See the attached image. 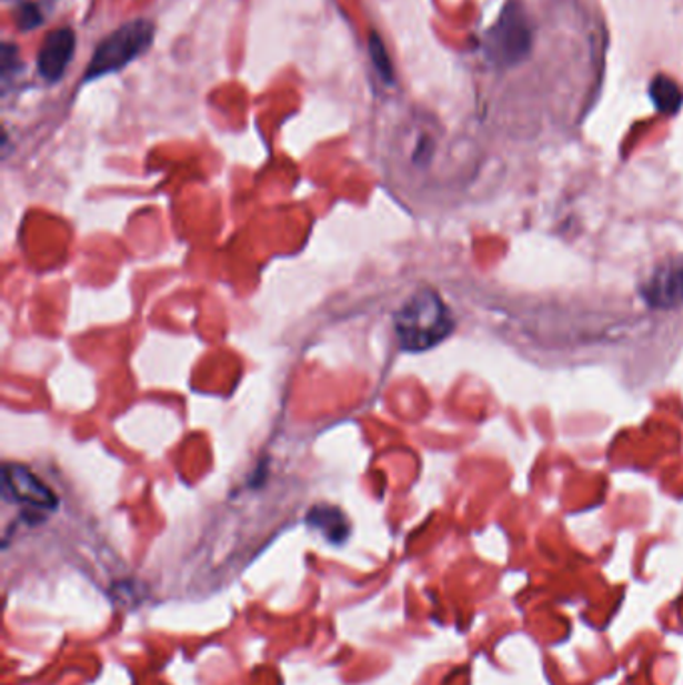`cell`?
I'll return each mask as SVG.
<instances>
[{"label": "cell", "mask_w": 683, "mask_h": 685, "mask_svg": "<svg viewBox=\"0 0 683 685\" xmlns=\"http://www.w3.org/2000/svg\"><path fill=\"white\" fill-rule=\"evenodd\" d=\"M453 325L451 311L435 291H419L395 315L399 345L411 353L435 347L449 338Z\"/></svg>", "instance_id": "6da1fadb"}, {"label": "cell", "mask_w": 683, "mask_h": 685, "mask_svg": "<svg viewBox=\"0 0 683 685\" xmlns=\"http://www.w3.org/2000/svg\"><path fill=\"white\" fill-rule=\"evenodd\" d=\"M154 39L153 22L134 19L109 34L92 52L84 72V82L97 81L111 72H119L139 59Z\"/></svg>", "instance_id": "7a4b0ae2"}, {"label": "cell", "mask_w": 683, "mask_h": 685, "mask_svg": "<svg viewBox=\"0 0 683 685\" xmlns=\"http://www.w3.org/2000/svg\"><path fill=\"white\" fill-rule=\"evenodd\" d=\"M531 42H533V31L530 19L518 0H510L503 7L498 22L488 32L485 42L488 57L503 67L518 64L528 57Z\"/></svg>", "instance_id": "3957f363"}, {"label": "cell", "mask_w": 683, "mask_h": 685, "mask_svg": "<svg viewBox=\"0 0 683 685\" xmlns=\"http://www.w3.org/2000/svg\"><path fill=\"white\" fill-rule=\"evenodd\" d=\"M4 490L12 500L27 507L49 512L57 507L54 493L42 483L32 471L22 465H7L4 470Z\"/></svg>", "instance_id": "277c9868"}, {"label": "cell", "mask_w": 683, "mask_h": 685, "mask_svg": "<svg viewBox=\"0 0 683 685\" xmlns=\"http://www.w3.org/2000/svg\"><path fill=\"white\" fill-rule=\"evenodd\" d=\"M74 47H77V37L71 29H54L47 34L41 51H39V59H37L39 72L44 81H61L64 72L69 71V64L74 57Z\"/></svg>", "instance_id": "5b68a950"}, {"label": "cell", "mask_w": 683, "mask_h": 685, "mask_svg": "<svg viewBox=\"0 0 683 685\" xmlns=\"http://www.w3.org/2000/svg\"><path fill=\"white\" fill-rule=\"evenodd\" d=\"M643 299L652 308H673L683 301V261L665 263L653 273L642 289Z\"/></svg>", "instance_id": "8992f818"}, {"label": "cell", "mask_w": 683, "mask_h": 685, "mask_svg": "<svg viewBox=\"0 0 683 685\" xmlns=\"http://www.w3.org/2000/svg\"><path fill=\"white\" fill-rule=\"evenodd\" d=\"M309 523L331 542H343L348 537V522L335 507H317L309 515Z\"/></svg>", "instance_id": "52a82bcc"}, {"label": "cell", "mask_w": 683, "mask_h": 685, "mask_svg": "<svg viewBox=\"0 0 683 685\" xmlns=\"http://www.w3.org/2000/svg\"><path fill=\"white\" fill-rule=\"evenodd\" d=\"M650 97L660 113L675 114L683 104V92L672 79L655 77L650 87Z\"/></svg>", "instance_id": "ba28073f"}, {"label": "cell", "mask_w": 683, "mask_h": 685, "mask_svg": "<svg viewBox=\"0 0 683 685\" xmlns=\"http://www.w3.org/2000/svg\"><path fill=\"white\" fill-rule=\"evenodd\" d=\"M369 54H371L373 67L378 69L379 77L385 82H393V64H391V59H389L385 42L381 41L378 32L369 34Z\"/></svg>", "instance_id": "9c48e42d"}, {"label": "cell", "mask_w": 683, "mask_h": 685, "mask_svg": "<svg viewBox=\"0 0 683 685\" xmlns=\"http://www.w3.org/2000/svg\"><path fill=\"white\" fill-rule=\"evenodd\" d=\"M21 69V61H19V51L14 44H2V54H0V74H2V82L11 81L12 72L17 74V71Z\"/></svg>", "instance_id": "30bf717a"}, {"label": "cell", "mask_w": 683, "mask_h": 685, "mask_svg": "<svg viewBox=\"0 0 683 685\" xmlns=\"http://www.w3.org/2000/svg\"><path fill=\"white\" fill-rule=\"evenodd\" d=\"M17 19H19L21 31H32V29H37V27L42 24L41 9L34 2H24V4H21V9H19V17Z\"/></svg>", "instance_id": "8fae6325"}]
</instances>
